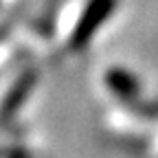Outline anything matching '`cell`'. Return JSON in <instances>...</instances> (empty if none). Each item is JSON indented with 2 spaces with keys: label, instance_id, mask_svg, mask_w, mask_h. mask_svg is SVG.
<instances>
[{
  "label": "cell",
  "instance_id": "obj_1",
  "mask_svg": "<svg viewBox=\"0 0 158 158\" xmlns=\"http://www.w3.org/2000/svg\"><path fill=\"white\" fill-rule=\"evenodd\" d=\"M114 7H116V0H90L88 7L81 13V18H79V22H77L73 35H70V46L75 51L84 48L90 42L92 33L110 18V13L114 11Z\"/></svg>",
  "mask_w": 158,
  "mask_h": 158
},
{
  "label": "cell",
  "instance_id": "obj_2",
  "mask_svg": "<svg viewBox=\"0 0 158 158\" xmlns=\"http://www.w3.org/2000/svg\"><path fill=\"white\" fill-rule=\"evenodd\" d=\"M106 81L110 86V90L116 94V97H121V99H134L138 94V90H141V86H138V79L127 73L125 68H110L106 73Z\"/></svg>",
  "mask_w": 158,
  "mask_h": 158
},
{
  "label": "cell",
  "instance_id": "obj_3",
  "mask_svg": "<svg viewBox=\"0 0 158 158\" xmlns=\"http://www.w3.org/2000/svg\"><path fill=\"white\" fill-rule=\"evenodd\" d=\"M35 79H37V75L29 70V73H24V75L13 84V88L9 90V94L5 97V101H2V108H0V114H2L5 118L11 116V114L20 108V103H22L24 99H27V94L31 92V88H33V84H35Z\"/></svg>",
  "mask_w": 158,
  "mask_h": 158
}]
</instances>
